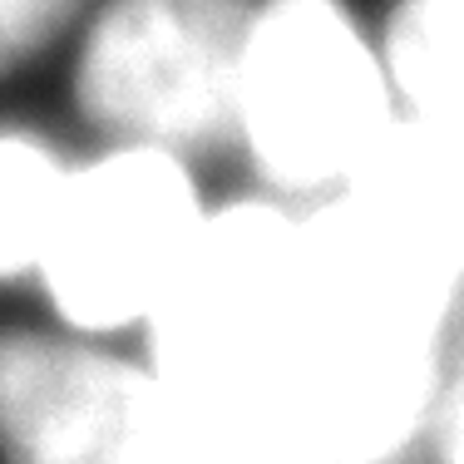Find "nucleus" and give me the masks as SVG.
Wrapping results in <instances>:
<instances>
[{
	"label": "nucleus",
	"mask_w": 464,
	"mask_h": 464,
	"mask_svg": "<svg viewBox=\"0 0 464 464\" xmlns=\"http://www.w3.org/2000/svg\"><path fill=\"white\" fill-rule=\"evenodd\" d=\"M401 119L385 60L341 0L252 10L237 80V134L277 193H341Z\"/></svg>",
	"instance_id": "f03ea898"
},
{
	"label": "nucleus",
	"mask_w": 464,
	"mask_h": 464,
	"mask_svg": "<svg viewBox=\"0 0 464 464\" xmlns=\"http://www.w3.org/2000/svg\"><path fill=\"white\" fill-rule=\"evenodd\" d=\"M70 169L25 134H0V277L40 267Z\"/></svg>",
	"instance_id": "423d86ee"
},
{
	"label": "nucleus",
	"mask_w": 464,
	"mask_h": 464,
	"mask_svg": "<svg viewBox=\"0 0 464 464\" xmlns=\"http://www.w3.org/2000/svg\"><path fill=\"white\" fill-rule=\"evenodd\" d=\"M84 0H0V70L35 54L50 35H60Z\"/></svg>",
	"instance_id": "0eeeda50"
},
{
	"label": "nucleus",
	"mask_w": 464,
	"mask_h": 464,
	"mask_svg": "<svg viewBox=\"0 0 464 464\" xmlns=\"http://www.w3.org/2000/svg\"><path fill=\"white\" fill-rule=\"evenodd\" d=\"M208 208L179 153L124 149L70 173L40 277L80 336L143 326L179 277Z\"/></svg>",
	"instance_id": "7ed1b4c3"
},
{
	"label": "nucleus",
	"mask_w": 464,
	"mask_h": 464,
	"mask_svg": "<svg viewBox=\"0 0 464 464\" xmlns=\"http://www.w3.org/2000/svg\"><path fill=\"white\" fill-rule=\"evenodd\" d=\"M0 464H203L149 361L0 336Z\"/></svg>",
	"instance_id": "39448f33"
},
{
	"label": "nucleus",
	"mask_w": 464,
	"mask_h": 464,
	"mask_svg": "<svg viewBox=\"0 0 464 464\" xmlns=\"http://www.w3.org/2000/svg\"><path fill=\"white\" fill-rule=\"evenodd\" d=\"M143 331L203 464H341L292 208H208Z\"/></svg>",
	"instance_id": "f257e3e1"
},
{
	"label": "nucleus",
	"mask_w": 464,
	"mask_h": 464,
	"mask_svg": "<svg viewBox=\"0 0 464 464\" xmlns=\"http://www.w3.org/2000/svg\"><path fill=\"white\" fill-rule=\"evenodd\" d=\"M247 0H114L80 60V104L139 149H208L237 134Z\"/></svg>",
	"instance_id": "20e7f679"
},
{
	"label": "nucleus",
	"mask_w": 464,
	"mask_h": 464,
	"mask_svg": "<svg viewBox=\"0 0 464 464\" xmlns=\"http://www.w3.org/2000/svg\"><path fill=\"white\" fill-rule=\"evenodd\" d=\"M430 445L440 450V464H464V322L455 336V361H450V375H445V395H440Z\"/></svg>",
	"instance_id": "6e6552de"
}]
</instances>
